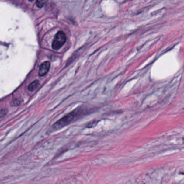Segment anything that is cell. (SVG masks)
Returning a JSON list of instances; mask_svg holds the SVG:
<instances>
[{"label": "cell", "instance_id": "6da1fadb", "mask_svg": "<svg viewBox=\"0 0 184 184\" xmlns=\"http://www.w3.org/2000/svg\"><path fill=\"white\" fill-rule=\"evenodd\" d=\"M79 109L73 110V112L70 113L66 116L64 117L63 118L57 122L53 126V128L54 130H57V129L63 128L66 125H68L75 120L78 116V115L79 114Z\"/></svg>", "mask_w": 184, "mask_h": 184}, {"label": "cell", "instance_id": "7a4b0ae2", "mask_svg": "<svg viewBox=\"0 0 184 184\" xmlns=\"http://www.w3.org/2000/svg\"><path fill=\"white\" fill-rule=\"evenodd\" d=\"M66 41V37L65 33L62 31H59L56 33L54 38L52 47L54 50H58L63 47Z\"/></svg>", "mask_w": 184, "mask_h": 184}, {"label": "cell", "instance_id": "3957f363", "mask_svg": "<svg viewBox=\"0 0 184 184\" xmlns=\"http://www.w3.org/2000/svg\"><path fill=\"white\" fill-rule=\"evenodd\" d=\"M50 68V63L47 61L42 63L41 65L40 66L38 75L40 77H43L49 72V70Z\"/></svg>", "mask_w": 184, "mask_h": 184}, {"label": "cell", "instance_id": "277c9868", "mask_svg": "<svg viewBox=\"0 0 184 184\" xmlns=\"http://www.w3.org/2000/svg\"><path fill=\"white\" fill-rule=\"evenodd\" d=\"M39 85V81L38 80H35L33 82H32L28 86V90L29 91H35L36 89L37 88V87Z\"/></svg>", "mask_w": 184, "mask_h": 184}, {"label": "cell", "instance_id": "5b68a950", "mask_svg": "<svg viewBox=\"0 0 184 184\" xmlns=\"http://www.w3.org/2000/svg\"><path fill=\"white\" fill-rule=\"evenodd\" d=\"M48 0H37L36 1V5L38 8H42L44 7L46 3L47 2Z\"/></svg>", "mask_w": 184, "mask_h": 184}, {"label": "cell", "instance_id": "8992f818", "mask_svg": "<svg viewBox=\"0 0 184 184\" xmlns=\"http://www.w3.org/2000/svg\"><path fill=\"white\" fill-rule=\"evenodd\" d=\"M8 110L7 109H2L0 110V118L5 117L7 115Z\"/></svg>", "mask_w": 184, "mask_h": 184}, {"label": "cell", "instance_id": "52a82bcc", "mask_svg": "<svg viewBox=\"0 0 184 184\" xmlns=\"http://www.w3.org/2000/svg\"><path fill=\"white\" fill-rule=\"evenodd\" d=\"M182 141H183V143H184V138H182Z\"/></svg>", "mask_w": 184, "mask_h": 184}, {"label": "cell", "instance_id": "ba28073f", "mask_svg": "<svg viewBox=\"0 0 184 184\" xmlns=\"http://www.w3.org/2000/svg\"><path fill=\"white\" fill-rule=\"evenodd\" d=\"M29 1H33V0H29Z\"/></svg>", "mask_w": 184, "mask_h": 184}]
</instances>
